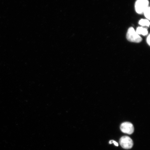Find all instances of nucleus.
Returning <instances> with one entry per match:
<instances>
[{"label":"nucleus","mask_w":150,"mask_h":150,"mask_svg":"<svg viewBox=\"0 0 150 150\" xmlns=\"http://www.w3.org/2000/svg\"><path fill=\"white\" fill-rule=\"evenodd\" d=\"M126 37L127 40L132 42L139 43L142 40V37L136 33L133 27H130L128 29Z\"/></svg>","instance_id":"f257e3e1"},{"label":"nucleus","mask_w":150,"mask_h":150,"mask_svg":"<svg viewBox=\"0 0 150 150\" xmlns=\"http://www.w3.org/2000/svg\"><path fill=\"white\" fill-rule=\"evenodd\" d=\"M112 143H113L114 145L116 146H119V144H118V143H117V142H115V141L112 140Z\"/></svg>","instance_id":"1a4fd4ad"},{"label":"nucleus","mask_w":150,"mask_h":150,"mask_svg":"<svg viewBox=\"0 0 150 150\" xmlns=\"http://www.w3.org/2000/svg\"><path fill=\"white\" fill-rule=\"evenodd\" d=\"M109 144H112V140L110 141Z\"/></svg>","instance_id":"9d476101"},{"label":"nucleus","mask_w":150,"mask_h":150,"mask_svg":"<svg viewBox=\"0 0 150 150\" xmlns=\"http://www.w3.org/2000/svg\"><path fill=\"white\" fill-rule=\"evenodd\" d=\"M121 147L125 149H130L133 147L134 143L132 139L128 136L122 137L120 140Z\"/></svg>","instance_id":"7ed1b4c3"},{"label":"nucleus","mask_w":150,"mask_h":150,"mask_svg":"<svg viewBox=\"0 0 150 150\" xmlns=\"http://www.w3.org/2000/svg\"><path fill=\"white\" fill-rule=\"evenodd\" d=\"M150 35H149V36H148V37H147V44H148V45H150Z\"/></svg>","instance_id":"6e6552de"},{"label":"nucleus","mask_w":150,"mask_h":150,"mask_svg":"<svg viewBox=\"0 0 150 150\" xmlns=\"http://www.w3.org/2000/svg\"><path fill=\"white\" fill-rule=\"evenodd\" d=\"M150 7H148V8L144 11V15H145L146 18L148 20H150Z\"/></svg>","instance_id":"0eeeda50"},{"label":"nucleus","mask_w":150,"mask_h":150,"mask_svg":"<svg viewBox=\"0 0 150 150\" xmlns=\"http://www.w3.org/2000/svg\"><path fill=\"white\" fill-rule=\"evenodd\" d=\"M137 33L139 35H146L148 34V31L147 30L146 28L142 27H139L136 31Z\"/></svg>","instance_id":"39448f33"},{"label":"nucleus","mask_w":150,"mask_h":150,"mask_svg":"<svg viewBox=\"0 0 150 150\" xmlns=\"http://www.w3.org/2000/svg\"><path fill=\"white\" fill-rule=\"evenodd\" d=\"M139 23L141 25L143 26H146V27H149L150 25V22L149 20L147 19H142L140 20Z\"/></svg>","instance_id":"423d86ee"},{"label":"nucleus","mask_w":150,"mask_h":150,"mask_svg":"<svg viewBox=\"0 0 150 150\" xmlns=\"http://www.w3.org/2000/svg\"><path fill=\"white\" fill-rule=\"evenodd\" d=\"M149 1L148 0H137L135 4V9L138 14L144 13L148 7Z\"/></svg>","instance_id":"f03ea898"},{"label":"nucleus","mask_w":150,"mask_h":150,"mask_svg":"<svg viewBox=\"0 0 150 150\" xmlns=\"http://www.w3.org/2000/svg\"><path fill=\"white\" fill-rule=\"evenodd\" d=\"M121 131L127 134H132L134 132V128L132 123L129 122H125L122 124L120 126Z\"/></svg>","instance_id":"20e7f679"}]
</instances>
